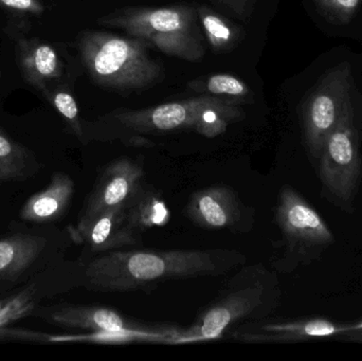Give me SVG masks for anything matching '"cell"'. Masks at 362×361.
<instances>
[{
	"instance_id": "1",
	"label": "cell",
	"mask_w": 362,
	"mask_h": 361,
	"mask_svg": "<svg viewBox=\"0 0 362 361\" xmlns=\"http://www.w3.org/2000/svg\"><path fill=\"white\" fill-rule=\"evenodd\" d=\"M81 288L100 292L150 290L163 282L225 276L246 264L238 250H115L78 259Z\"/></svg>"
},
{
	"instance_id": "2",
	"label": "cell",
	"mask_w": 362,
	"mask_h": 361,
	"mask_svg": "<svg viewBox=\"0 0 362 361\" xmlns=\"http://www.w3.org/2000/svg\"><path fill=\"white\" fill-rule=\"evenodd\" d=\"M280 296L278 278L269 269L243 265L191 326L180 329L176 345L223 338L242 324L265 319L274 313Z\"/></svg>"
},
{
	"instance_id": "3",
	"label": "cell",
	"mask_w": 362,
	"mask_h": 361,
	"mask_svg": "<svg viewBox=\"0 0 362 361\" xmlns=\"http://www.w3.org/2000/svg\"><path fill=\"white\" fill-rule=\"evenodd\" d=\"M146 40L102 31H85L78 38L83 64L93 82L116 91H138L163 78Z\"/></svg>"
},
{
	"instance_id": "4",
	"label": "cell",
	"mask_w": 362,
	"mask_h": 361,
	"mask_svg": "<svg viewBox=\"0 0 362 361\" xmlns=\"http://www.w3.org/2000/svg\"><path fill=\"white\" fill-rule=\"evenodd\" d=\"M245 116L240 102L208 95L144 110H121L112 117L120 126L134 133L160 134L189 129L204 137L214 138Z\"/></svg>"
},
{
	"instance_id": "5",
	"label": "cell",
	"mask_w": 362,
	"mask_h": 361,
	"mask_svg": "<svg viewBox=\"0 0 362 361\" xmlns=\"http://www.w3.org/2000/svg\"><path fill=\"white\" fill-rule=\"evenodd\" d=\"M99 23L123 30L185 61H198L204 54L198 12L189 6L120 8L102 17Z\"/></svg>"
},
{
	"instance_id": "6",
	"label": "cell",
	"mask_w": 362,
	"mask_h": 361,
	"mask_svg": "<svg viewBox=\"0 0 362 361\" xmlns=\"http://www.w3.org/2000/svg\"><path fill=\"white\" fill-rule=\"evenodd\" d=\"M71 243L67 228L11 222L0 237V292L21 288L38 273L65 261Z\"/></svg>"
},
{
	"instance_id": "7",
	"label": "cell",
	"mask_w": 362,
	"mask_h": 361,
	"mask_svg": "<svg viewBox=\"0 0 362 361\" xmlns=\"http://www.w3.org/2000/svg\"><path fill=\"white\" fill-rule=\"evenodd\" d=\"M351 86L350 65L342 64L323 76L308 95L303 108V136L313 158L320 157L325 139L352 101Z\"/></svg>"
},
{
	"instance_id": "8",
	"label": "cell",
	"mask_w": 362,
	"mask_h": 361,
	"mask_svg": "<svg viewBox=\"0 0 362 361\" xmlns=\"http://www.w3.org/2000/svg\"><path fill=\"white\" fill-rule=\"evenodd\" d=\"M320 158L323 186L336 199L350 201L358 184L361 163L352 101L346 106L339 122L325 139Z\"/></svg>"
},
{
	"instance_id": "9",
	"label": "cell",
	"mask_w": 362,
	"mask_h": 361,
	"mask_svg": "<svg viewBox=\"0 0 362 361\" xmlns=\"http://www.w3.org/2000/svg\"><path fill=\"white\" fill-rule=\"evenodd\" d=\"M81 288V262L63 261L32 278L14 292L0 298V329L31 317L46 299Z\"/></svg>"
},
{
	"instance_id": "10",
	"label": "cell",
	"mask_w": 362,
	"mask_h": 361,
	"mask_svg": "<svg viewBox=\"0 0 362 361\" xmlns=\"http://www.w3.org/2000/svg\"><path fill=\"white\" fill-rule=\"evenodd\" d=\"M185 213L196 226L211 230L250 232L255 224V210L243 203L231 187L215 184L196 191L189 196Z\"/></svg>"
},
{
	"instance_id": "11",
	"label": "cell",
	"mask_w": 362,
	"mask_h": 361,
	"mask_svg": "<svg viewBox=\"0 0 362 361\" xmlns=\"http://www.w3.org/2000/svg\"><path fill=\"white\" fill-rule=\"evenodd\" d=\"M276 222L289 252L301 254L308 248L333 243V233L323 218L291 187H284L279 194Z\"/></svg>"
},
{
	"instance_id": "12",
	"label": "cell",
	"mask_w": 362,
	"mask_h": 361,
	"mask_svg": "<svg viewBox=\"0 0 362 361\" xmlns=\"http://www.w3.org/2000/svg\"><path fill=\"white\" fill-rule=\"evenodd\" d=\"M31 317L40 318L48 324L69 330L99 332V331H156L169 324H146L132 319L110 307L98 305L54 304L36 307Z\"/></svg>"
},
{
	"instance_id": "13",
	"label": "cell",
	"mask_w": 362,
	"mask_h": 361,
	"mask_svg": "<svg viewBox=\"0 0 362 361\" xmlns=\"http://www.w3.org/2000/svg\"><path fill=\"white\" fill-rule=\"evenodd\" d=\"M356 331H362V321L352 326H342L323 319L272 321L265 318L242 324L226 336L246 343H291Z\"/></svg>"
},
{
	"instance_id": "14",
	"label": "cell",
	"mask_w": 362,
	"mask_h": 361,
	"mask_svg": "<svg viewBox=\"0 0 362 361\" xmlns=\"http://www.w3.org/2000/svg\"><path fill=\"white\" fill-rule=\"evenodd\" d=\"M144 176L142 161L129 157H121L106 165L83 206L78 223L86 222L106 210L125 205Z\"/></svg>"
},
{
	"instance_id": "15",
	"label": "cell",
	"mask_w": 362,
	"mask_h": 361,
	"mask_svg": "<svg viewBox=\"0 0 362 361\" xmlns=\"http://www.w3.org/2000/svg\"><path fill=\"white\" fill-rule=\"evenodd\" d=\"M74 243L89 254H105L141 243L142 235L129 224L124 205L106 210L76 226L68 227Z\"/></svg>"
},
{
	"instance_id": "16",
	"label": "cell",
	"mask_w": 362,
	"mask_h": 361,
	"mask_svg": "<svg viewBox=\"0 0 362 361\" xmlns=\"http://www.w3.org/2000/svg\"><path fill=\"white\" fill-rule=\"evenodd\" d=\"M16 55L23 80L40 93L63 78V61L49 42L38 38H21L17 42Z\"/></svg>"
},
{
	"instance_id": "17",
	"label": "cell",
	"mask_w": 362,
	"mask_h": 361,
	"mask_svg": "<svg viewBox=\"0 0 362 361\" xmlns=\"http://www.w3.org/2000/svg\"><path fill=\"white\" fill-rule=\"evenodd\" d=\"M74 195L72 178L64 172H55L48 186L23 203L19 220L32 224H53L67 213Z\"/></svg>"
},
{
	"instance_id": "18",
	"label": "cell",
	"mask_w": 362,
	"mask_h": 361,
	"mask_svg": "<svg viewBox=\"0 0 362 361\" xmlns=\"http://www.w3.org/2000/svg\"><path fill=\"white\" fill-rule=\"evenodd\" d=\"M129 224L140 235L155 227H163L171 220V211L160 192L140 182L124 205Z\"/></svg>"
},
{
	"instance_id": "19",
	"label": "cell",
	"mask_w": 362,
	"mask_h": 361,
	"mask_svg": "<svg viewBox=\"0 0 362 361\" xmlns=\"http://www.w3.org/2000/svg\"><path fill=\"white\" fill-rule=\"evenodd\" d=\"M180 329L169 326L156 331H99L82 335H50L49 343H93L105 345H125L133 343H161L176 345Z\"/></svg>"
},
{
	"instance_id": "20",
	"label": "cell",
	"mask_w": 362,
	"mask_h": 361,
	"mask_svg": "<svg viewBox=\"0 0 362 361\" xmlns=\"http://www.w3.org/2000/svg\"><path fill=\"white\" fill-rule=\"evenodd\" d=\"M40 170L35 154L0 127V188L8 182L29 179Z\"/></svg>"
},
{
	"instance_id": "21",
	"label": "cell",
	"mask_w": 362,
	"mask_h": 361,
	"mask_svg": "<svg viewBox=\"0 0 362 361\" xmlns=\"http://www.w3.org/2000/svg\"><path fill=\"white\" fill-rule=\"evenodd\" d=\"M49 103L55 108L65 120L66 124L69 127L70 131L83 142L84 140V125L80 118L78 103L74 95L65 85L57 83L47 88L42 93Z\"/></svg>"
},
{
	"instance_id": "22",
	"label": "cell",
	"mask_w": 362,
	"mask_h": 361,
	"mask_svg": "<svg viewBox=\"0 0 362 361\" xmlns=\"http://www.w3.org/2000/svg\"><path fill=\"white\" fill-rule=\"evenodd\" d=\"M197 12L202 29L213 50L219 52L230 50L238 37L232 25L221 15L209 8H200Z\"/></svg>"
},
{
	"instance_id": "23",
	"label": "cell",
	"mask_w": 362,
	"mask_h": 361,
	"mask_svg": "<svg viewBox=\"0 0 362 361\" xmlns=\"http://www.w3.org/2000/svg\"><path fill=\"white\" fill-rule=\"evenodd\" d=\"M189 88L200 93H206L213 97H245L250 95V89L236 76L231 74L219 73L211 76L204 82L189 84Z\"/></svg>"
},
{
	"instance_id": "24",
	"label": "cell",
	"mask_w": 362,
	"mask_h": 361,
	"mask_svg": "<svg viewBox=\"0 0 362 361\" xmlns=\"http://www.w3.org/2000/svg\"><path fill=\"white\" fill-rule=\"evenodd\" d=\"M319 12L335 25H346L358 11L361 0H314Z\"/></svg>"
},
{
	"instance_id": "25",
	"label": "cell",
	"mask_w": 362,
	"mask_h": 361,
	"mask_svg": "<svg viewBox=\"0 0 362 361\" xmlns=\"http://www.w3.org/2000/svg\"><path fill=\"white\" fill-rule=\"evenodd\" d=\"M0 8L14 17L40 16L44 14L45 4L40 0H0Z\"/></svg>"
},
{
	"instance_id": "26",
	"label": "cell",
	"mask_w": 362,
	"mask_h": 361,
	"mask_svg": "<svg viewBox=\"0 0 362 361\" xmlns=\"http://www.w3.org/2000/svg\"><path fill=\"white\" fill-rule=\"evenodd\" d=\"M49 334L32 332L15 329H0V343L2 341H34V343H49Z\"/></svg>"
},
{
	"instance_id": "27",
	"label": "cell",
	"mask_w": 362,
	"mask_h": 361,
	"mask_svg": "<svg viewBox=\"0 0 362 361\" xmlns=\"http://www.w3.org/2000/svg\"><path fill=\"white\" fill-rule=\"evenodd\" d=\"M218 1L233 10L238 14L245 15L250 10L253 0H218Z\"/></svg>"
},
{
	"instance_id": "28",
	"label": "cell",
	"mask_w": 362,
	"mask_h": 361,
	"mask_svg": "<svg viewBox=\"0 0 362 361\" xmlns=\"http://www.w3.org/2000/svg\"><path fill=\"white\" fill-rule=\"evenodd\" d=\"M354 339L362 341V331H359V333H356V334L354 335Z\"/></svg>"
},
{
	"instance_id": "29",
	"label": "cell",
	"mask_w": 362,
	"mask_h": 361,
	"mask_svg": "<svg viewBox=\"0 0 362 361\" xmlns=\"http://www.w3.org/2000/svg\"><path fill=\"white\" fill-rule=\"evenodd\" d=\"M0 78H1V67H0Z\"/></svg>"
}]
</instances>
